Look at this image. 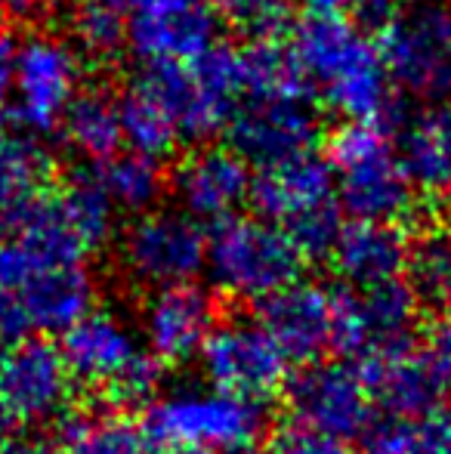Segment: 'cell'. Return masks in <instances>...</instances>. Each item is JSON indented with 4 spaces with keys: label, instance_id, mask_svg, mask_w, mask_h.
<instances>
[{
    "label": "cell",
    "instance_id": "obj_13",
    "mask_svg": "<svg viewBox=\"0 0 451 454\" xmlns=\"http://www.w3.org/2000/svg\"><path fill=\"white\" fill-rule=\"evenodd\" d=\"M127 47L145 66H189L217 47L220 22L211 0H127Z\"/></svg>",
    "mask_w": 451,
    "mask_h": 454
},
{
    "label": "cell",
    "instance_id": "obj_30",
    "mask_svg": "<svg viewBox=\"0 0 451 454\" xmlns=\"http://www.w3.org/2000/svg\"><path fill=\"white\" fill-rule=\"evenodd\" d=\"M72 28L74 47L90 59H114L127 47V12L118 0H84Z\"/></svg>",
    "mask_w": 451,
    "mask_h": 454
},
{
    "label": "cell",
    "instance_id": "obj_1",
    "mask_svg": "<svg viewBox=\"0 0 451 454\" xmlns=\"http://www.w3.org/2000/svg\"><path fill=\"white\" fill-rule=\"evenodd\" d=\"M288 53L309 93H319L340 118L384 121L393 108L384 56L359 22L338 12H309L291 31Z\"/></svg>",
    "mask_w": 451,
    "mask_h": 454
},
{
    "label": "cell",
    "instance_id": "obj_24",
    "mask_svg": "<svg viewBox=\"0 0 451 454\" xmlns=\"http://www.w3.org/2000/svg\"><path fill=\"white\" fill-rule=\"evenodd\" d=\"M59 130L78 158L90 164L112 161L124 145L118 96H112L105 87H84L68 106Z\"/></svg>",
    "mask_w": 451,
    "mask_h": 454
},
{
    "label": "cell",
    "instance_id": "obj_11",
    "mask_svg": "<svg viewBox=\"0 0 451 454\" xmlns=\"http://www.w3.org/2000/svg\"><path fill=\"white\" fill-rule=\"evenodd\" d=\"M74 374L62 347L25 337L0 349V408L12 424H59L72 411Z\"/></svg>",
    "mask_w": 451,
    "mask_h": 454
},
{
    "label": "cell",
    "instance_id": "obj_37",
    "mask_svg": "<svg viewBox=\"0 0 451 454\" xmlns=\"http://www.w3.org/2000/svg\"><path fill=\"white\" fill-rule=\"evenodd\" d=\"M12 68H16V43L6 37V31H0V106L10 99Z\"/></svg>",
    "mask_w": 451,
    "mask_h": 454
},
{
    "label": "cell",
    "instance_id": "obj_16",
    "mask_svg": "<svg viewBox=\"0 0 451 454\" xmlns=\"http://www.w3.org/2000/svg\"><path fill=\"white\" fill-rule=\"evenodd\" d=\"M355 364L365 374L377 408H384L390 418L427 420L442 414L451 393V377L427 347L408 343Z\"/></svg>",
    "mask_w": 451,
    "mask_h": 454
},
{
    "label": "cell",
    "instance_id": "obj_29",
    "mask_svg": "<svg viewBox=\"0 0 451 454\" xmlns=\"http://www.w3.org/2000/svg\"><path fill=\"white\" fill-rule=\"evenodd\" d=\"M105 189H109L112 201L118 210L127 214H149L155 204L161 201L164 192V170L158 168V158L139 155V152H127V155H114L99 170Z\"/></svg>",
    "mask_w": 451,
    "mask_h": 454
},
{
    "label": "cell",
    "instance_id": "obj_41",
    "mask_svg": "<svg viewBox=\"0 0 451 454\" xmlns=\"http://www.w3.org/2000/svg\"><path fill=\"white\" fill-rule=\"evenodd\" d=\"M118 4H121V0H118Z\"/></svg>",
    "mask_w": 451,
    "mask_h": 454
},
{
    "label": "cell",
    "instance_id": "obj_2",
    "mask_svg": "<svg viewBox=\"0 0 451 454\" xmlns=\"http://www.w3.org/2000/svg\"><path fill=\"white\" fill-rule=\"evenodd\" d=\"M266 414L260 402L217 387H176L152 399L143 433L152 449L245 454L260 439Z\"/></svg>",
    "mask_w": 451,
    "mask_h": 454
},
{
    "label": "cell",
    "instance_id": "obj_23",
    "mask_svg": "<svg viewBox=\"0 0 451 454\" xmlns=\"http://www.w3.org/2000/svg\"><path fill=\"white\" fill-rule=\"evenodd\" d=\"M399 155L415 189L427 195L451 192V99L436 102L405 127Z\"/></svg>",
    "mask_w": 451,
    "mask_h": 454
},
{
    "label": "cell",
    "instance_id": "obj_9",
    "mask_svg": "<svg viewBox=\"0 0 451 454\" xmlns=\"http://www.w3.org/2000/svg\"><path fill=\"white\" fill-rule=\"evenodd\" d=\"M226 130L229 149L263 170L313 152L319 118L307 87H282L247 93Z\"/></svg>",
    "mask_w": 451,
    "mask_h": 454
},
{
    "label": "cell",
    "instance_id": "obj_38",
    "mask_svg": "<svg viewBox=\"0 0 451 454\" xmlns=\"http://www.w3.org/2000/svg\"><path fill=\"white\" fill-rule=\"evenodd\" d=\"M313 12H338L340 6H346L349 0H303Z\"/></svg>",
    "mask_w": 451,
    "mask_h": 454
},
{
    "label": "cell",
    "instance_id": "obj_14",
    "mask_svg": "<svg viewBox=\"0 0 451 454\" xmlns=\"http://www.w3.org/2000/svg\"><path fill=\"white\" fill-rule=\"evenodd\" d=\"M288 402L297 420L343 442L365 436L377 411L371 387L353 362H313L288 380Z\"/></svg>",
    "mask_w": 451,
    "mask_h": 454
},
{
    "label": "cell",
    "instance_id": "obj_10",
    "mask_svg": "<svg viewBox=\"0 0 451 454\" xmlns=\"http://www.w3.org/2000/svg\"><path fill=\"white\" fill-rule=\"evenodd\" d=\"M121 266L130 281L152 291L189 285L207 266V235L186 210L155 207L124 229Z\"/></svg>",
    "mask_w": 451,
    "mask_h": 454
},
{
    "label": "cell",
    "instance_id": "obj_34",
    "mask_svg": "<svg viewBox=\"0 0 451 454\" xmlns=\"http://www.w3.org/2000/svg\"><path fill=\"white\" fill-rule=\"evenodd\" d=\"M56 0H0V31L35 25L50 16Z\"/></svg>",
    "mask_w": 451,
    "mask_h": 454
},
{
    "label": "cell",
    "instance_id": "obj_28",
    "mask_svg": "<svg viewBox=\"0 0 451 454\" xmlns=\"http://www.w3.org/2000/svg\"><path fill=\"white\" fill-rule=\"evenodd\" d=\"M118 102L124 143L130 145V152H139V155L149 158H164L183 139L170 112L143 81L133 78V84L127 87L124 96H118Z\"/></svg>",
    "mask_w": 451,
    "mask_h": 454
},
{
    "label": "cell",
    "instance_id": "obj_7",
    "mask_svg": "<svg viewBox=\"0 0 451 454\" xmlns=\"http://www.w3.org/2000/svg\"><path fill=\"white\" fill-rule=\"evenodd\" d=\"M380 56L393 87L427 102L451 99V4L411 0L380 28Z\"/></svg>",
    "mask_w": 451,
    "mask_h": 454
},
{
    "label": "cell",
    "instance_id": "obj_31",
    "mask_svg": "<svg viewBox=\"0 0 451 454\" xmlns=\"http://www.w3.org/2000/svg\"><path fill=\"white\" fill-rule=\"evenodd\" d=\"M269 454H353L343 439L291 418L272 433Z\"/></svg>",
    "mask_w": 451,
    "mask_h": 454
},
{
    "label": "cell",
    "instance_id": "obj_3",
    "mask_svg": "<svg viewBox=\"0 0 451 454\" xmlns=\"http://www.w3.org/2000/svg\"><path fill=\"white\" fill-rule=\"evenodd\" d=\"M338 201L353 220L396 223L415 204V185L384 121H346L328 143Z\"/></svg>",
    "mask_w": 451,
    "mask_h": 454
},
{
    "label": "cell",
    "instance_id": "obj_6",
    "mask_svg": "<svg viewBox=\"0 0 451 454\" xmlns=\"http://www.w3.org/2000/svg\"><path fill=\"white\" fill-rule=\"evenodd\" d=\"M207 275L235 300H269L300 281L303 254L282 226L257 216H229L207 239Z\"/></svg>",
    "mask_w": 451,
    "mask_h": 454
},
{
    "label": "cell",
    "instance_id": "obj_19",
    "mask_svg": "<svg viewBox=\"0 0 451 454\" xmlns=\"http://www.w3.org/2000/svg\"><path fill=\"white\" fill-rule=\"evenodd\" d=\"M260 325L272 334L291 362H319L334 349L338 303L334 294L315 281H294L284 291L263 300Z\"/></svg>",
    "mask_w": 451,
    "mask_h": 454
},
{
    "label": "cell",
    "instance_id": "obj_39",
    "mask_svg": "<svg viewBox=\"0 0 451 454\" xmlns=\"http://www.w3.org/2000/svg\"><path fill=\"white\" fill-rule=\"evenodd\" d=\"M12 427H16V424H12V420L6 418L4 408H0V449H4V445H10V430H12Z\"/></svg>",
    "mask_w": 451,
    "mask_h": 454
},
{
    "label": "cell",
    "instance_id": "obj_35",
    "mask_svg": "<svg viewBox=\"0 0 451 454\" xmlns=\"http://www.w3.org/2000/svg\"><path fill=\"white\" fill-rule=\"evenodd\" d=\"M349 4H353L355 22H359L362 28H365V31L377 28L380 31L399 12L402 0H349Z\"/></svg>",
    "mask_w": 451,
    "mask_h": 454
},
{
    "label": "cell",
    "instance_id": "obj_21",
    "mask_svg": "<svg viewBox=\"0 0 451 454\" xmlns=\"http://www.w3.org/2000/svg\"><path fill=\"white\" fill-rule=\"evenodd\" d=\"M331 260L353 291H368V287L399 281L408 260V241L402 239L396 223L353 220L349 226H343Z\"/></svg>",
    "mask_w": 451,
    "mask_h": 454
},
{
    "label": "cell",
    "instance_id": "obj_15",
    "mask_svg": "<svg viewBox=\"0 0 451 454\" xmlns=\"http://www.w3.org/2000/svg\"><path fill=\"white\" fill-rule=\"evenodd\" d=\"M334 303H338L334 349H340L353 362L408 347L421 309L405 281H390L368 291H353V287L338 291Z\"/></svg>",
    "mask_w": 451,
    "mask_h": 454
},
{
    "label": "cell",
    "instance_id": "obj_40",
    "mask_svg": "<svg viewBox=\"0 0 451 454\" xmlns=\"http://www.w3.org/2000/svg\"><path fill=\"white\" fill-rule=\"evenodd\" d=\"M164 454H205V451H164Z\"/></svg>",
    "mask_w": 451,
    "mask_h": 454
},
{
    "label": "cell",
    "instance_id": "obj_20",
    "mask_svg": "<svg viewBox=\"0 0 451 454\" xmlns=\"http://www.w3.org/2000/svg\"><path fill=\"white\" fill-rule=\"evenodd\" d=\"M12 297L28 322L31 337H62L97 309V281L84 263L53 266L37 272Z\"/></svg>",
    "mask_w": 451,
    "mask_h": 454
},
{
    "label": "cell",
    "instance_id": "obj_36",
    "mask_svg": "<svg viewBox=\"0 0 451 454\" xmlns=\"http://www.w3.org/2000/svg\"><path fill=\"white\" fill-rule=\"evenodd\" d=\"M427 349L436 356V362H439L451 377V312L448 316H442L439 322H436V328L430 331Z\"/></svg>",
    "mask_w": 451,
    "mask_h": 454
},
{
    "label": "cell",
    "instance_id": "obj_12",
    "mask_svg": "<svg viewBox=\"0 0 451 454\" xmlns=\"http://www.w3.org/2000/svg\"><path fill=\"white\" fill-rule=\"evenodd\" d=\"M198 359L211 387L245 395L260 405L288 387L291 359L272 340L269 331L251 318H229L217 325Z\"/></svg>",
    "mask_w": 451,
    "mask_h": 454
},
{
    "label": "cell",
    "instance_id": "obj_27",
    "mask_svg": "<svg viewBox=\"0 0 451 454\" xmlns=\"http://www.w3.org/2000/svg\"><path fill=\"white\" fill-rule=\"evenodd\" d=\"M405 285L421 309L451 312V229L430 226L408 245Z\"/></svg>",
    "mask_w": 451,
    "mask_h": 454
},
{
    "label": "cell",
    "instance_id": "obj_26",
    "mask_svg": "<svg viewBox=\"0 0 451 454\" xmlns=\"http://www.w3.org/2000/svg\"><path fill=\"white\" fill-rule=\"evenodd\" d=\"M56 204H59L62 216L68 226L74 229L87 251H97L112 241L114 229H118V204L112 201L109 189H105L103 176L90 174V170H78L66 180L56 192Z\"/></svg>",
    "mask_w": 451,
    "mask_h": 454
},
{
    "label": "cell",
    "instance_id": "obj_17",
    "mask_svg": "<svg viewBox=\"0 0 451 454\" xmlns=\"http://www.w3.org/2000/svg\"><path fill=\"white\" fill-rule=\"evenodd\" d=\"M214 328H217V303L195 281L152 291L143 309L145 349L164 364L195 359Z\"/></svg>",
    "mask_w": 451,
    "mask_h": 454
},
{
    "label": "cell",
    "instance_id": "obj_25",
    "mask_svg": "<svg viewBox=\"0 0 451 454\" xmlns=\"http://www.w3.org/2000/svg\"><path fill=\"white\" fill-rule=\"evenodd\" d=\"M56 454H152L143 427L118 411H68Z\"/></svg>",
    "mask_w": 451,
    "mask_h": 454
},
{
    "label": "cell",
    "instance_id": "obj_32",
    "mask_svg": "<svg viewBox=\"0 0 451 454\" xmlns=\"http://www.w3.org/2000/svg\"><path fill=\"white\" fill-rule=\"evenodd\" d=\"M359 454H421L417 420H402V418L374 420L371 430L362 436Z\"/></svg>",
    "mask_w": 451,
    "mask_h": 454
},
{
    "label": "cell",
    "instance_id": "obj_4",
    "mask_svg": "<svg viewBox=\"0 0 451 454\" xmlns=\"http://www.w3.org/2000/svg\"><path fill=\"white\" fill-rule=\"evenodd\" d=\"M59 347L74 383L109 395L114 405L152 399L164 380V362H158L139 343L136 331L114 312L93 309L68 334H62Z\"/></svg>",
    "mask_w": 451,
    "mask_h": 454
},
{
    "label": "cell",
    "instance_id": "obj_22",
    "mask_svg": "<svg viewBox=\"0 0 451 454\" xmlns=\"http://www.w3.org/2000/svg\"><path fill=\"white\" fill-rule=\"evenodd\" d=\"M50 155L31 137L0 130V235H10L50 195Z\"/></svg>",
    "mask_w": 451,
    "mask_h": 454
},
{
    "label": "cell",
    "instance_id": "obj_5",
    "mask_svg": "<svg viewBox=\"0 0 451 454\" xmlns=\"http://www.w3.org/2000/svg\"><path fill=\"white\" fill-rule=\"evenodd\" d=\"M251 198L266 220L294 239L303 257H325L334 251L343 226L331 161L307 152L276 168H263L253 180Z\"/></svg>",
    "mask_w": 451,
    "mask_h": 454
},
{
    "label": "cell",
    "instance_id": "obj_18",
    "mask_svg": "<svg viewBox=\"0 0 451 454\" xmlns=\"http://www.w3.org/2000/svg\"><path fill=\"white\" fill-rule=\"evenodd\" d=\"M251 164L229 145H198L174 170L180 210L195 220L223 223L251 198Z\"/></svg>",
    "mask_w": 451,
    "mask_h": 454
},
{
    "label": "cell",
    "instance_id": "obj_33",
    "mask_svg": "<svg viewBox=\"0 0 451 454\" xmlns=\"http://www.w3.org/2000/svg\"><path fill=\"white\" fill-rule=\"evenodd\" d=\"M211 4L253 37H272L284 22V0H211Z\"/></svg>",
    "mask_w": 451,
    "mask_h": 454
},
{
    "label": "cell",
    "instance_id": "obj_8",
    "mask_svg": "<svg viewBox=\"0 0 451 454\" xmlns=\"http://www.w3.org/2000/svg\"><path fill=\"white\" fill-rule=\"evenodd\" d=\"M84 90V53L72 41L35 31L16 47L12 114L28 133L59 130L68 106Z\"/></svg>",
    "mask_w": 451,
    "mask_h": 454
}]
</instances>
